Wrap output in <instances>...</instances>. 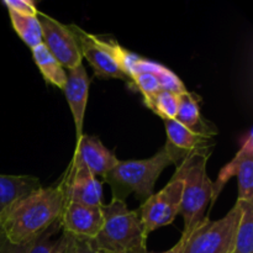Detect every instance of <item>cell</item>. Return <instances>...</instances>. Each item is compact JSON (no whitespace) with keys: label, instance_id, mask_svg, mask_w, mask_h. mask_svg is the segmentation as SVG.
<instances>
[{"label":"cell","instance_id":"obj_1","mask_svg":"<svg viewBox=\"0 0 253 253\" xmlns=\"http://www.w3.org/2000/svg\"><path fill=\"white\" fill-rule=\"evenodd\" d=\"M63 205V194L58 185L41 187L2 211L0 232L12 244L34 242L59 219Z\"/></svg>","mask_w":253,"mask_h":253},{"label":"cell","instance_id":"obj_2","mask_svg":"<svg viewBox=\"0 0 253 253\" xmlns=\"http://www.w3.org/2000/svg\"><path fill=\"white\" fill-rule=\"evenodd\" d=\"M184 158L167 145L155 156L146 160H119L104 175V182L110 187L114 200L125 202L130 194L143 203L153 194V188L163 170L169 166H178Z\"/></svg>","mask_w":253,"mask_h":253},{"label":"cell","instance_id":"obj_3","mask_svg":"<svg viewBox=\"0 0 253 253\" xmlns=\"http://www.w3.org/2000/svg\"><path fill=\"white\" fill-rule=\"evenodd\" d=\"M212 148L192 152L177 166L174 174L183 180L180 212L184 221L183 235H188L208 219L212 202V182L207 172V163Z\"/></svg>","mask_w":253,"mask_h":253},{"label":"cell","instance_id":"obj_4","mask_svg":"<svg viewBox=\"0 0 253 253\" xmlns=\"http://www.w3.org/2000/svg\"><path fill=\"white\" fill-rule=\"evenodd\" d=\"M103 225L99 234L89 241L100 253H128L146 246L147 236L136 210H130L125 202L114 200L103 204Z\"/></svg>","mask_w":253,"mask_h":253},{"label":"cell","instance_id":"obj_5","mask_svg":"<svg viewBox=\"0 0 253 253\" xmlns=\"http://www.w3.org/2000/svg\"><path fill=\"white\" fill-rule=\"evenodd\" d=\"M81 48L82 57L93 68L95 77L100 79H120L128 84L126 57L128 51L120 46L115 39L98 36L84 31L77 25H68Z\"/></svg>","mask_w":253,"mask_h":253},{"label":"cell","instance_id":"obj_6","mask_svg":"<svg viewBox=\"0 0 253 253\" xmlns=\"http://www.w3.org/2000/svg\"><path fill=\"white\" fill-rule=\"evenodd\" d=\"M241 215L242 203L236 202L221 219L211 221L208 217L190 234H182V253H231Z\"/></svg>","mask_w":253,"mask_h":253},{"label":"cell","instance_id":"obj_7","mask_svg":"<svg viewBox=\"0 0 253 253\" xmlns=\"http://www.w3.org/2000/svg\"><path fill=\"white\" fill-rule=\"evenodd\" d=\"M128 86L138 91L143 100L162 90L180 94L187 90L179 77L167 67L128 52L126 57Z\"/></svg>","mask_w":253,"mask_h":253},{"label":"cell","instance_id":"obj_8","mask_svg":"<svg viewBox=\"0 0 253 253\" xmlns=\"http://www.w3.org/2000/svg\"><path fill=\"white\" fill-rule=\"evenodd\" d=\"M183 180L177 174H173L163 189L151 195L136 210L146 236L160 227L172 224L180 212L182 203Z\"/></svg>","mask_w":253,"mask_h":253},{"label":"cell","instance_id":"obj_9","mask_svg":"<svg viewBox=\"0 0 253 253\" xmlns=\"http://www.w3.org/2000/svg\"><path fill=\"white\" fill-rule=\"evenodd\" d=\"M42 32V44L61 63L66 71L83 63L81 48L68 25L59 22L49 15L37 12Z\"/></svg>","mask_w":253,"mask_h":253},{"label":"cell","instance_id":"obj_10","mask_svg":"<svg viewBox=\"0 0 253 253\" xmlns=\"http://www.w3.org/2000/svg\"><path fill=\"white\" fill-rule=\"evenodd\" d=\"M237 177L239 202H253V137L252 131L234 158L221 168L216 182L212 183V202L215 204L222 189L232 177Z\"/></svg>","mask_w":253,"mask_h":253},{"label":"cell","instance_id":"obj_11","mask_svg":"<svg viewBox=\"0 0 253 253\" xmlns=\"http://www.w3.org/2000/svg\"><path fill=\"white\" fill-rule=\"evenodd\" d=\"M57 185L63 194L64 204L76 203L89 207L103 205L101 183L85 168L69 165Z\"/></svg>","mask_w":253,"mask_h":253},{"label":"cell","instance_id":"obj_12","mask_svg":"<svg viewBox=\"0 0 253 253\" xmlns=\"http://www.w3.org/2000/svg\"><path fill=\"white\" fill-rule=\"evenodd\" d=\"M101 207L66 203L59 216L61 230L76 239L90 241L99 234L103 225Z\"/></svg>","mask_w":253,"mask_h":253},{"label":"cell","instance_id":"obj_13","mask_svg":"<svg viewBox=\"0 0 253 253\" xmlns=\"http://www.w3.org/2000/svg\"><path fill=\"white\" fill-rule=\"evenodd\" d=\"M118 161L115 152L106 148L98 136L83 132L81 137L77 138L76 150L69 165L85 168L94 177H104Z\"/></svg>","mask_w":253,"mask_h":253},{"label":"cell","instance_id":"obj_14","mask_svg":"<svg viewBox=\"0 0 253 253\" xmlns=\"http://www.w3.org/2000/svg\"><path fill=\"white\" fill-rule=\"evenodd\" d=\"M89 85H90V79L83 63L67 71V83L63 91L66 94L67 101H68L69 109L73 116L77 138L83 135L84 115H85L86 104H88Z\"/></svg>","mask_w":253,"mask_h":253},{"label":"cell","instance_id":"obj_15","mask_svg":"<svg viewBox=\"0 0 253 253\" xmlns=\"http://www.w3.org/2000/svg\"><path fill=\"white\" fill-rule=\"evenodd\" d=\"M163 123L167 131L166 145L183 158L192 152L214 147V137L194 132L175 120H165Z\"/></svg>","mask_w":253,"mask_h":253},{"label":"cell","instance_id":"obj_16","mask_svg":"<svg viewBox=\"0 0 253 253\" xmlns=\"http://www.w3.org/2000/svg\"><path fill=\"white\" fill-rule=\"evenodd\" d=\"M174 120L200 135L214 137L217 133L216 127L200 115L199 99L188 90L178 94V109Z\"/></svg>","mask_w":253,"mask_h":253},{"label":"cell","instance_id":"obj_17","mask_svg":"<svg viewBox=\"0 0 253 253\" xmlns=\"http://www.w3.org/2000/svg\"><path fill=\"white\" fill-rule=\"evenodd\" d=\"M40 188L39 178L32 175L0 174V215L17 199Z\"/></svg>","mask_w":253,"mask_h":253},{"label":"cell","instance_id":"obj_18","mask_svg":"<svg viewBox=\"0 0 253 253\" xmlns=\"http://www.w3.org/2000/svg\"><path fill=\"white\" fill-rule=\"evenodd\" d=\"M35 64L41 72L47 83L63 90L67 83V71L48 52L43 44H39L31 49Z\"/></svg>","mask_w":253,"mask_h":253},{"label":"cell","instance_id":"obj_19","mask_svg":"<svg viewBox=\"0 0 253 253\" xmlns=\"http://www.w3.org/2000/svg\"><path fill=\"white\" fill-rule=\"evenodd\" d=\"M9 11L10 21L15 32L19 35L25 44L30 49L35 48L36 46L42 43V32L40 26L39 19L36 16H29V15H21L17 12Z\"/></svg>","mask_w":253,"mask_h":253},{"label":"cell","instance_id":"obj_20","mask_svg":"<svg viewBox=\"0 0 253 253\" xmlns=\"http://www.w3.org/2000/svg\"><path fill=\"white\" fill-rule=\"evenodd\" d=\"M241 203L242 215L231 253H253V202Z\"/></svg>","mask_w":253,"mask_h":253},{"label":"cell","instance_id":"obj_21","mask_svg":"<svg viewBox=\"0 0 253 253\" xmlns=\"http://www.w3.org/2000/svg\"><path fill=\"white\" fill-rule=\"evenodd\" d=\"M59 230L61 224L58 219L44 234L32 242L27 253H66L71 241V236L68 234L62 232L58 239L52 240V236H54Z\"/></svg>","mask_w":253,"mask_h":253},{"label":"cell","instance_id":"obj_22","mask_svg":"<svg viewBox=\"0 0 253 253\" xmlns=\"http://www.w3.org/2000/svg\"><path fill=\"white\" fill-rule=\"evenodd\" d=\"M143 104L163 121L174 120L178 109V94L168 90L158 91L155 95L143 100Z\"/></svg>","mask_w":253,"mask_h":253},{"label":"cell","instance_id":"obj_23","mask_svg":"<svg viewBox=\"0 0 253 253\" xmlns=\"http://www.w3.org/2000/svg\"><path fill=\"white\" fill-rule=\"evenodd\" d=\"M2 4L10 11L17 12V14L21 15L36 16L37 12H39L36 7V2L31 1V0H4Z\"/></svg>","mask_w":253,"mask_h":253},{"label":"cell","instance_id":"obj_24","mask_svg":"<svg viewBox=\"0 0 253 253\" xmlns=\"http://www.w3.org/2000/svg\"><path fill=\"white\" fill-rule=\"evenodd\" d=\"M31 244L32 242L25 245L12 244L0 232V253H27Z\"/></svg>","mask_w":253,"mask_h":253},{"label":"cell","instance_id":"obj_25","mask_svg":"<svg viewBox=\"0 0 253 253\" xmlns=\"http://www.w3.org/2000/svg\"><path fill=\"white\" fill-rule=\"evenodd\" d=\"M71 236V235H69ZM66 253H100L93 249L89 244L88 240L76 239V237L71 236V241H69L68 250Z\"/></svg>","mask_w":253,"mask_h":253},{"label":"cell","instance_id":"obj_26","mask_svg":"<svg viewBox=\"0 0 253 253\" xmlns=\"http://www.w3.org/2000/svg\"><path fill=\"white\" fill-rule=\"evenodd\" d=\"M183 245H184V241H183V239L180 237L179 241H178L177 244H175L174 246L172 247V249L168 250V251H165V252H148L147 247H142V249L135 250V251H131L128 253H182Z\"/></svg>","mask_w":253,"mask_h":253}]
</instances>
